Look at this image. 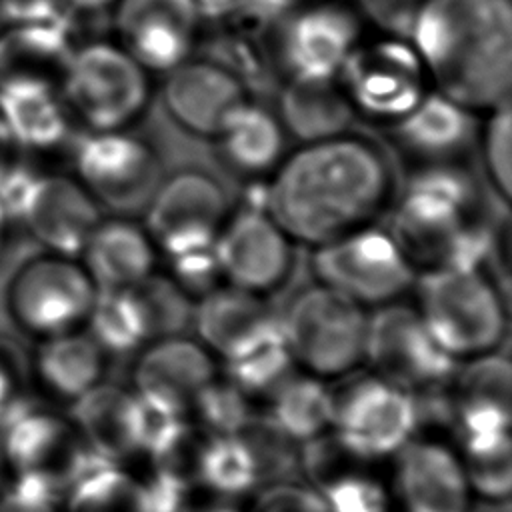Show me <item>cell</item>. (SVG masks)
I'll use <instances>...</instances> for the list:
<instances>
[{
	"instance_id": "816d5d0a",
	"label": "cell",
	"mask_w": 512,
	"mask_h": 512,
	"mask_svg": "<svg viewBox=\"0 0 512 512\" xmlns=\"http://www.w3.org/2000/svg\"><path fill=\"white\" fill-rule=\"evenodd\" d=\"M202 14H228L234 0H194Z\"/></svg>"
},
{
	"instance_id": "4dcf8cb0",
	"label": "cell",
	"mask_w": 512,
	"mask_h": 512,
	"mask_svg": "<svg viewBox=\"0 0 512 512\" xmlns=\"http://www.w3.org/2000/svg\"><path fill=\"white\" fill-rule=\"evenodd\" d=\"M270 418L296 444L314 440L332 428L334 396L322 378L290 376L272 394Z\"/></svg>"
},
{
	"instance_id": "c3c4849f",
	"label": "cell",
	"mask_w": 512,
	"mask_h": 512,
	"mask_svg": "<svg viewBox=\"0 0 512 512\" xmlns=\"http://www.w3.org/2000/svg\"><path fill=\"white\" fill-rule=\"evenodd\" d=\"M60 0H0V14L4 24L44 22L64 14Z\"/></svg>"
},
{
	"instance_id": "5bb4252c",
	"label": "cell",
	"mask_w": 512,
	"mask_h": 512,
	"mask_svg": "<svg viewBox=\"0 0 512 512\" xmlns=\"http://www.w3.org/2000/svg\"><path fill=\"white\" fill-rule=\"evenodd\" d=\"M418 426L414 394L382 380L360 378L334 396V436L360 462L394 456Z\"/></svg>"
},
{
	"instance_id": "6da1fadb",
	"label": "cell",
	"mask_w": 512,
	"mask_h": 512,
	"mask_svg": "<svg viewBox=\"0 0 512 512\" xmlns=\"http://www.w3.org/2000/svg\"><path fill=\"white\" fill-rule=\"evenodd\" d=\"M394 190L384 152L364 136L302 144L272 170L266 212L290 240L320 246L372 224Z\"/></svg>"
},
{
	"instance_id": "8d00e7d4",
	"label": "cell",
	"mask_w": 512,
	"mask_h": 512,
	"mask_svg": "<svg viewBox=\"0 0 512 512\" xmlns=\"http://www.w3.org/2000/svg\"><path fill=\"white\" fill-rule=\"evenodd\" d=\"M234 436H238L250 450L260 482L286 476L298 462L296 442L286 436L268 414H252Z\"/></svg>"
},
{
	"instance_id": "ab89813d",
	"label": "cell",
	"mask_w": 512,
	"mask_h": 512,
	"mask_svg": "<svg viewBox=\"0 0 512 512\" xmlns=\"http://www.w3.org/2000/svg\"><path fill=\"white\" fill-rule=\"evenodd\" d=\"M510 396V362L496 350L468 358V364L456 376L454 400H492L510 406Z\"/></svg>"
},
{
	"instance_id": "b9f144b4",
	"label": "cell",
	"mask_w": 512,
	"mask_h": 512,
	"mask_svg": "<svg viewBox=\"0 0 512 512\" xmlns=\"http://www.w3.org/2000/svg\"><path fill=\"white\" fill-rule=\"evenodd\" d=\"M192 482L186 472L156 466L150 476L136 480V512H186Z\"/></svg>"
},
{
	"instance_id": "f1b7e54d",
	"label": "cell",
	"mask_w": 512,
	"mask_h": 512,
	"mask_svg": "<svg viewBox=\"0 0 512 512\" xmlns=\"http://www.w3.org/2000/svg\"><path fill=\"white\" fill-rule=\"evenodd\" d=\"M354 108L336 80L288 78L278 96V120L286 134L316 142L348 132Z\"/></svg>"
},
{
	"instance_id": "2e32d148",
	"label": "cell",
	"mask_w": 512,
	"mask_h": 512,
	"mask_svg": "<svg viewBox=\"0 0 512 512\" xmlns=\"http://www.w3.org/2000/svg\"><path fill=\"white\" fill-rule=\"evenodd\" d=\"M214 250L226 284L252 294L276 290L292 270L290 236L260 208L228 214Z\"/></svg>"
},
{
	"instance_id": "603a6c76",
	"label": "cell",
	"mask_w": 512,
	"mask_h": 512,
	"mask_svg": "<svg viewBox=\"0 0 512 512\" xmlns=\"http://www.w3.org/2000/svg\"><path fill=\"white\" fill-rule=\"evenodd\" d=\"M74 14L54 20L18 22L0 28V86L14 82L60 84L72 52Z\"/></svg>"
},
{
	"instance_id": "ba28073f",
	"label": "cell",
	"mask_w": 512,
	"mask_h": 512,
	"mask_svg": "<svg viewBox=\"0 0 512 512\" xmlns=\"http://www.w3.org/2000/svg\"><path fill=\"white\" fill-rule=\"evenodd\" d=\"M312 270L320 284L360 306H382L416 282V268L394 236L374 224L314 246Z\"/></svg>"
},
{
	"instance_id": "8fae6325",
	"label": "cell",
	"mask_w": 512,
	"mask_h": 512,
	"mask_svg": "<svg viewBox=\"0 0 512 512\" xmlns=\"http://www.w3.org/2000/svg\"><path fill=\"white\" fill-rule=\"evenodd\" d=\"M74 178L92 198L118 214L144 210L160 184V158L126 130H90L72 150Z\"/></svg>"
},
{
	"instance_id": "30bf717a",
	"label": "cell",
	"mask_w": 512,
	"mask_h": 512,
	"mask_svg": "<svg viewBox=\"0 0 512 512\" xmlns=\"http://www.w3.org/2000/svg\"><path fill=\"white\" fill-rule=\"evenodd\" d=\"M364 358L376 376L410 394L438 390L458 368V360L438 346L418 310L396 300L368 316Z\"/></svg>"
},
{
	"instance_id": "f546056e",
	"label": "cell",
	"mask_w": 512,
	"mask_h": 512,
	"mask_svg": "<svg viewBox=\"0 0 512 512\" xmlns=\"http://www.w3.org/2000/svg\"><path fill=\"white\" fill-rule=\"evenodd\" d=\"M286 136L276 112L246 100L224 122L216 140L232 168L258 176L272 172L282 162Z\"/></svg>"
},
{
	"instance_id": "60d3db41",
	"label": "cell",
	"mask_w": 512,
	"mask_h": 512,
	"mask_svg": "<svg viewBox=\"0 0 512 512\" xmlns=\"http://www.w3.org/2000/svg\"><path fill=\"white\" fill-rule=\"evenodd\" d=\"M328 512H388V494L368 474L346 470L318 490Z\"/></svg>"
},
{
	"instance_id": "d6a6232c",
	"label": "cell",
	"mask_w": 512,
	"mask_h": 512,
	"mask_svg": "<svg viewBox=\"0 0 512 512\" xmlns=\"http://www.w3.org/2000/svg\"><path fill=\"white\" fill-rule=\"evenodd\" d=\"M84 330L106 354H130L148 344L144 318L130 288L98 290Z\"/></svg>"
},
{
	"instance_id": "7a4b0ae2",
	"label": "cell",
	"mask_w": 512,
	"mask_h": 512,
	"mask_svg": "<svg viewBox=\"0 0 512 512\" xmlns=\"http://www.w3.org/2000/svg\"><path fill=\"white\" fill-rule=\"evenodd\" d=\"M408 40L434 88L466 110L510 100V0H422Z\"/></svg>"
},
{
	"instance_id": "5b68a950",
	"label": "cell",
	"mask_w": 512,
	"mask_h": 512,
	"mask_svg": "<svg viewBox=\"0 0 512 512\" xmlns=\"http://www.w3.org/2000/svg\"><path fill=\"white\" fill-rule=\"evenodd\" d=\"M474 180L452 162H434L406 184L388 230L414 268H438L456 236L472 224Z\"/></svg>"
},
{
	"instance_id": "3957f363",
	"label": "cell",
	"mask_w": 512,
	"mask_h": 512,
	"mask_svg": "<svg viewBox=\"0 0 512 512\" xmlns=\"http://www.w3.org/2000/svg\"><path fill=\"white\" fill-rule=\"evenodd\" d=\"M418 314L438 346L452 358L494 352L508 330L498 286L480 268L438 266L416 276Z\"/></svg>"
},
{
	"instance_id": "4316f807",
	"label": "cell",
	"mask_w": 512,
	"mask_h": 512,
	"mask_svg": "<svg viewBox=\"0 0 512 512\" xmlns=\"http://www.w3.org/2000/svg\"><path fill=\"white\" fill-rule=\"evenodd\" d=\"M0 120L20 150L46 152L70 136L72 116L58 86L14 82L0 86Z\"/></svg>"
},
{
	"instance_id": "11a10c76",
	"label": "cell",
	"mask_w": 512,
	"mask_h": 512,
	"mask_svg": "<svg viewBox=\"0 0 512 512\" xmlns=\"http://www.w3.org/2000/svg\"><path fill=\"white\" fill-rule=\"evenodd\" d=\"M4 26V20H2V14H0V28Z\"/></svg>"
},
{
	"instance_id": "f5cc1de1",
	"label": "cell",
	"mask_w": 512,
	"mask_h": 512,
	"mask_svg": "<svg viewBox=\"0 0 512 512\" xmlns=\"http://www.w3.org/2000/svg\"><path fill=\"white\" fill-rule=\"evenodd\" d=\"M12 222L6 216V212L0 208V258L4 256L6 248H8V240H10V230H12Z\"/></svg>"
},
{
	"instance_id": "7402d4cb",
	"label": "cell",
	"mask_w": 512,
	"mask_h": 512,
	"mask_svg": "<svg viewBox=\"0 0 512 512\" xmlns=\"http://www.w3.org/2000/svg\"><path fill=\"white\" fill-rule=\"evenodd\" d=\"M28 356L30 390L50 404H74L104 382L106 352L82 328L36 340Z\"/></svg>"
},
{
	"instance_id": "d6986e66",
	"label": "cell",
	"mask_w": 512,
	"mask_h": 512,
	"mask_svg": "<svg viewBox=\"0 0 512 512\" xmlns=\"http://www.w3.org/2000/svg\"><path fill=\"white\" fill-rule=\"evenodd\" d=\"M100 220V204L74 176L38 174L20 224L44 252L80 258Z\"/></svg>"
},
{
	"instance_id": "83f0119b",
	"label": "cell",
	"mask_w": 512,
	"mask_h": 512,
	"mask_svg": "<svg viewBox=\"0 0 512 512\" xmlns=\"http://www.w3.org/2000/svg\"><path fill=\"white\" fill-rule=\"evenodd\" d=\"M394 126L400 144L430 164L450 162L474 138L472 112L438 90L426 92Z\"/></svg>"
},
{
	"instance_id": "f35d334b",
	"label": "cell",
	"mask_w": 512,
	"mask_h": 512,
	"mask_svg": "<svg viewBox=\"0 0 512 512\" xmlns=\"http://www.w3.org/2000/svg\"><path fill=\"white\" fill-rule=\"evenodd\" d=\"M482 158L490 186L496 194L510 202L512 198V112L510 100L490 108V116L482 128Z\"/></svg>"
},
{
	"instance_id": "db71d44e",
	"label": "cell",
	"mask_w": 512,
	"mask_h": 512,
	"mask_svg": "<svg viewBox=\"0 0 512 512\" xmlns=\"http://www.w3.org/2000/svg\"><path fill=\"white\" fill-rule=\"evenodd\" d=\"M202 512H238L230 506H214V508H208V510H202Z\"/></svg>"
},
{
	"instance_id": "7dc6e473",
	"label": "cell",
	"mask_w": 512,
	"mask_h": 512,
	"mask_svg": "<svg viewBox=\"0 0 512 512\" xmlns=\"http://www.w3.org/2000/svg\"><path fill=\"white\" fill-rule=\"evenodd\" d=\"M372 24L392 36L408 38L422 0H356Z\"/></svg>"
},
{
	"instance_id": "8992f818",
	"label": "cell",
	"mask_w": 512,
	"mask_h": 512,
	"mask_svg": "<svg viewBox=\"0 0 512 512\" xmlns=\"http://www.w3.org/2000/svg\"><path fill=\"white\" fill-rule=\"evenodd\" d=\"M98 286L80 258L40 252L24 260L4 286V312L30 340H44L86 326Z\"/></svg>"
},
{
	"instance_id": "e0dca14e",
	"label": "cell",
	"mask_w": 512,
	"mask_h": 512,
	"mask_svg": "<svg viewBox=\"0 0 512 512\" xmlns=\"http://www.w3.org/2000/svg\"><path fill=\"white\" fill-rule=\"evenodd\" d=\"M202 16L194 0H116L114 30L142 68L166 74L190 58Z\"/></svg>"
},
{
	"instance_id": "ee69618b",
	"label": "cell",
	"mask_w": 512,
	"mask_h": 512,
	"mask_svg": "<svg viewBox=\"0 0 512 512\" xmlns=\"http://www.w3.org/2000/svg\"><path fill=\"white\" fill-rule=\"evenodd\" d=\"M168 262V276L192 298L210 292L212 288L218 286V280L222 278L214 246L172 256L168 258Z\"/></svg>"
},
{
	"instance_id": "7c38bea8",
	"label": "cell",
	"mask_w": 512,
	"mask_h": 512,
	"mask_svg": "<svg viewBox=\"0 0 512 512\" xmlns=\"http://www.w3.org/2000/svg\"><path fill=\"white\" fill-rule=\"evenodd\" d=\"M144 228L166 258L212 248L228 216L222 184L202 170H180L164 180L144 206Z\"/></svg>"
},
{
	"instance_id": "277c9868",
	"label": "cell",
	"mask_w": 512,
	"mask_h": 512,
	"mask_svg": "<svg viewBox=\"0 0 512 512\" xmlns=\"http://www.w3.org/2000/svg\"><path fill=\"white\" fill-rule=\"evenodd\" d=\"M58 90L88 130H126L150 102V72L118 42L92 40L72 48Z\"/></svg>"
},
{
	"instance_id": "ac0fdd59",
	"label": "cell",
	"mask_w": 512,
	"mask_h": 512,
	"mask_svg": "<svg viewBox=\"0 0 512 512\" xmlns=\"http://www.w3.org/2000/svg\"><path fill=\"white\" fill-rule=\"evenodd\" d=\"M162 100L174 124L184 132L216 138L248 96L244 82L226 64L188 58L166 72Z\"/></svg>"
},
{
	"instance_id": "bcb514c9",
	"label": "cell",
	"mask_w": 512,
	"mask_h": 512,
	"mask_svg": "<svg viewBox=\"0 0 512 512\" xmlns=\"http://www.w3.org/2000/svg\"><path fill=\"white\" fill-rule=\"evenodd\" d=\"M252 512H328L322 494L316 488L296 484H274L254 502Z\"/></svg>"
},
{
	"instance_id": "74e56055",
	"label": "cell",
	"mask_w": 512,
	"mask_h": 512,
	"mask_svg": "<svg viewBox=\"0 0 512 512\" xmlns=\"http://www.w3.org/2000/svg\"><path fill=\"white\" fill-rule=\"evenodd\" d=\"M190 410L196 412L202 426L212 436H234L254 414L248 396L228 378L216 376L198 392Z\"/></svg>"
},
{
	"instance_id": "836d02e7",
	"label": "cell",
	"mask_w": 512,
	"mask_h": 512,
	"mask_svg": "<svg viewBox=\"0 0 512 512\" xmlns=\"http://www.w3.org/2000/svg\"><path fill=\"white\" fill-rule=\"evenodd\" d=\"M194 476L220 496H240L260 484L256 462L238 436H210L198 448Z\"/></svg>"
},
{
	"instance_id": "7bdbcfd3",
	"label": "cell",
	"mask_w": 512,
	"mask_h": 512,
	"mask_svg": "<svg viewBox=\"0 0 512 512\" xmlns=\"http://www.w3.org/2000/svg\"><path fill=\"white\" fill-rule=\"evenodd\" d=\"M28 356L20 346L0 336V424L30 396Z\"/></svg>"
},
{
	"instance_id": "9c48e42d",
	"label": "cell",
	"mask_w": 512,
	"mask_h": 512,
	"mask_svg": "<svg viewBox=\"0 0 512 512\" xmlns=\"http://www.w3.org/2000/svg\"><path fill=\"white\" fill-rule=\"evenodd\" d=\"M94 452L56 404L28 396L0 424V476L40 478L68 488Z\"/></svg>"
},
{
	"instance_id": "f907efd6",
	"label": "cell",
	"mask_w": 512,
	"mask_h": 512,
	"mask_svg": "<svg viewBox=\"0 0 512 512\" xmlns=\"http://www.w3.org/2000/svg\"><path fill=\"white\" fill-rule=\"evenodd\" d=\"M20 148L14 144V140L10 138L4 122L0 120V172L14 160L20 156Z\"/></svg>"
},
{
	"instance_id": "44dd1931",
	"label": "cell",
	"mask_w": 512,
	"mask_h": 512,
	"mask_svg": "<svg viewBox=\"0 0 512 512\" xmlns=\"http://www.w3.org/2000/svg\"><path fill=\"white\" fill-rule=\"evenodd\" d=\"M394 456L396 494L406 512H466L470 488L448 446L408 440Z\"/></svg>"
},
{
	"instance_id": "484cf974",
	"label": "cell",
	"mask_w": 512,
	"mask_h": 512,
	"mask_svg": "<svg viewBox=\"0 0 512 512\" xmlns=\"http://www.w3.org/2000/svg\"><path fill=\"white\" fill-rule=\"evenodd\" d=\"M70 408L72 424L98 456L120 464L140 452V400L136 392L100 382Z\"/></svg>"
},
{
	"instance_id": "1f68e13d",
	"label": "cell",
	"mask_w": 512,
	"mask_h": 512,
	"mask_svg": "<svg viewBox=\"0 0 512 512\" xmlns=\"http://www.w3.org/2000/svg\"><path fill=\"white\" fill-rule=\"evenodd\" d=\"M224 362L226 378L246 396L272 394L292 376L296 366L288 350L280 320L268 332H264L260 338Z\"/></svg>"
},
{
	"instance_id": "d4e9b609",
	"label": "cell",
	"mask_w": 512,
	"mask_h": 512,
	"mask_svg": "<svg viewBox=\"0 0 512 512\" xmlns=\"http://www.w3.org/2000/svg\"><path fill=\"white\" fill-rule=\"evenodd\" d=\"M156 258L158 250L146 228L126 216L100 220L80 254L98 290L136 286L156 272Z\"/></svg>"
},
{
	"instance_id": "681fc988",
	"label": "cell",
	"mask_w": 512,
	"mask_h": 512,
	"mask_svg": "<svg viewBox=\"0 0 512 512\" xmlns=\"http://www.w3.org/2000/svg\"><path fill=\"white\" fill-rule=\"evenodd\" d=\"M60 2L72 14H94L116 4V0H60Z\"/></svg>"
},
{
	"instance_id": "cb8c5ba5",
	"label": "cell",
	"mask_w": 512,
	"mask_h": 512,
	"mask_svg": "<svg viewBox=\"0 0 512 512\" xmlns=\"http://www.w3.org/2000/svg\"><path fill=\"white\" fill-rule=\"evenodd\" d=\"M278 320L280 314L272 312L260 294L230 284L202 294L192 312L198 342L224 360L252 344Z\"/></svg>"
},
{
	"instance_id": "d590c367",
	"label": "cell",
	"mask_w": 512,
	"mask_h": 512,
	"mask_svg": "<svg viewBox=\"0 0 512 512\" xmlns=\"http://www.w3.org/2000/svg\"><path fill=\"white\" fill-rule=\"evenodd\" d=\"M130 290L140 306L148 342L184 334L192 326V296L168 274L152 272Z\"/></svg>"
},
{
	"instance_id": "9a60e30c",
	"label": "cell",
	"mask_w": 512,
	"mask_h": 512,
	"mask_svg": "<svg viewBox=\"0 0 512 512\" xmlns=\"http://www.w3.org/2000/svg\"><path fill=\"white\" fill-rule=\"evenodd\" d=\"M362 26L354 8L322 0L294 8L278 34V54L288 78L336 80L360 44Z\"/></svg>"
},
{
	"instance_id": "4fadbf2b",
	"label": "cell",
	"mask_w": 512,
	"mask_h": 512,
	"mask_svg": "<svg viewBox=\"0 0 512 512\" xmlns=\"http://www.w3.org/2000/svg\"><path fill=\"white\" fill-rule=\"evenodd\" d=\"M338 78L354 112L398 122L426 94V72L408 38L358 44Z\"/></svg>"
},
{
	"instance_id": "f6af8a7d",
	"label": "cell",
	"mask_w": 512,
	"mask_h": 512,
	"mask_svg": "<svg viewBox=\"0 0 512 512\" xmlns=\"http://www.w3.org/2000/svg\"><path fill=\"white\" fill-rule=\"evenodd\" d=\"M38 174L20 156L0 172V208L12 224H20Z\"/></svg>"
},
{
	"instance_id": "e575fe53",
	"label": "cell",
	"mask_w": 512,
	"mask_h": 512,
	"mask_svg": "<svg viewBox=\"0 0 512 512\" xmlns=\"http://www.w3.org/2000/svg\"><path fill=\"white\" fill-rule=\"evenodd\" d=\"M462 468L470 492L486 500H506L512 486V444L508 432L462 438Z\"/></svg>"
},
{
	"instance_id": "ffe728a7",
	"label": "cell",
	"mask_w": 512,
	"mask_h": 512,
	"mask_svg": "<svg viewBox=\"0 0 512 512\" xmlns=\"http://www.w3.org/2000/svg\"><path fill=\"white\" fill-rule=\"evenodd\" d=\"M214 376L216 368L208 348L178 334L144 346L134 368V392L150 404L184 416Z\"/></svg>"
},
{
	"instance_id": "52a82bcc",
	"label": "cell",
	"mask_w": 512,
	"mask_h": 512,
	"mask_svg": "<svg viewBox=\"0 0 512 512\" xmlns=\"http://www.w3.org/2000/svg\"><path fill=\"white\" fill-rule=\"evenodd\" d=\"M280 322L294 364L310 376L336 378L364 358L368 314L330 286L318 282L300 290Z\"/></svg>"
}]
</instances>
